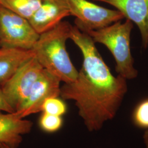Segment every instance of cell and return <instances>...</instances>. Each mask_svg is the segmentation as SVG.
I'll return each instance as SVG.
<instances>
[{
	"mask_svg": "<svg viewBox=\"0 0 148 148\" xmlns=\"http://www.w3.org/2000/svg\"><path fill=\"white\" fill-rule=\"evenodd\" d=\"M70 39L79 48L83 62L76 79L61 87L60 97L74 101L87 130L98 131L116 115L127 93V79L112 74L87 33L73 26Z\"/></svg>",
	"mask_w": 148,
	"mask_h": 148,
	"instance_id": "cell-1",
	"label": "cell"
},
{
	"mask_svg": "<svg viewBox=\"0 0 148 148\" xmlns=\"http://www.w3.org/2000/svg\"><path fill=\"white\" fill-rule=\"evenodd\" d=\"M72 27L68 21H61L40 34L32 49L43 69L64 84L73 82L79 72L71 62L66 47Z\"/></svg>",
	"mask_w": 148,
	"mask_h": 148,
	"instance_id": "cell-2",
	"label": "cell"
},
{
	"mask_svg": "<svg viewBox=\"0 0 148 148\" xmlns=\"http://www.w3.org/2000/svg\"><path fill=\"white\" fill-rule=\"evenodd\" d=\"M133 28V23L126 19L124 23L117 21L101 29L85 32L95 43L104 45L110 51L116 62V72L127 80L134 79L138 75L130 47Z\"/></svg>",
	"mask_w": 148,
	"mask_h": 148,
	"instance_id": "cell-3",
	"label": "cell"
},
{
	"mask_svg": "<svg viewBox=\"0 0 148 148\" xmlns=\"http://www.w3.org/2000/svg\"><path fill=\"white\" fill-rule=\"evenodd\" d=\"M39 35L29 20L0 5V46L31 50Z\"/></svg>",
	"mask_w": 148,
	"mask_h": 148,
	"instance_id": "cell-4",
	"label": "cell"
},
{
	"mask_svg": "<svg viewBox=\"0 0 148 148\" xmlns=\"http://www.w3.org/2000/svg\"><path fill=\"white\" fill-rule=\"evenodd\" d=\"M71 16H74L75 27L80 31L96 30L125 19L118 10H112L87 0H67Z\"/></svg>",
	"mask_w": 148,
	"mask_h": 148,
	"instance_id": "cell-5",
	"label": "cell"
},
{
	"mask_svg": "<svg viewBox=\"0 0 148 148\" xmlns=\"http://www.w3.org/2000/svg\"><path fill=\"white\" fill-rule=\"evenodd\" d=\"M44 69L35 56L23 64L5 84L0 86L5 99L16 110L26 99Z\"/></svg>",
	"mask_w": 148,
	"mask_h": 148,
	"instance_id": "cell-6",
	"label": "cell"
},
{
	"mask_svg": "<svg viewBox=\"0 0 148 148\" xmlns=\"http://www.w3.org/2000/svg\"><path fill=\"white\" fill-rule=\"evenodd\" d=\"M61 81L53 74L44 69L33 86L26 99L14 112L21 119L41 112L43 103L48 98L60 95Z\"/></svg>",
	"mask_w": 148,
	"mask_h": 148,
	"instance_id": "cell-7",
	"label": "cell"
},
{
	"mask_svg": "<svg viewBox=\"0 0 148 148\" xmlns=\"http://www.w3.org/2000/svg\"><path fill=\"white\" fill-rule=\"evenodd\" d=\"M70 16L67 0H42L41 5L29 21L34 30L40 35Z\"/></svg>",
	"mask_w": 148,
	"mask_h": 148,
	"instance_id": "cell-8",
	"label": "cell"
},
{
	"mask_svg": "<svg viewBox=\"0 0 148 148\" xmlns=\"http://www.w3.org/2000/svg\"><path fill=\"white\" fill-rule=\"evenodd\" d=\"M114 7L137 26L143 48L148 47V0H94Z\"/></svg>",
	"mask_w": 148,
	"mask_h": 148,
	"instance_id": "cell-9",
	"label": "cell"
},
{
	"mask_svg": "<svg viewBox=\"0 0 148 148\" xmlns=\"http://www.w3.org/2000/svg\"><path fill=\"white\" fill-rule=\"evenodd\" d=\"M33 123L21 119L15 112L0 111V143L11 148H18L23 141V136L30 132Z\"/></svg>",
	"mask_w": 148,
	"mask_h": 148,
	"instance_id": "cell-10",
	"label": "cell"
},
{
	"mask_svg": "<svg viewBox=\"0 0 148 148\" xmlns=\"http://www.w3.org/2000/svg\"><path fill=\"white\" fill-rule=\"evenodd\" d=\"M34 56L32 49L0 46V86L5 84L23 64Z\"/></svg>",
	"mask_w": 148,
	"mask_h": 148,
	"instance_id": "cell-11",
	"label": "cell"
},
{
	"mask_svg": "<svg viewBox=\"0 0 148 148\" xmlns=\"http://www.w3.org/2000/svg\"><path fill=\"white\" fill-rule=\"evenodd\" d=\"M42 0H0V5L29 20Z\"/></svg>",
	"mask_w": 148,
	"mask_h": 148,
	"instance_id": "cell-12",
	"label": "cell"
},
{
	"mask_svg": "<svg viewBox=\"0 0 148 148\" xmlns=\"http://www.w3.org/2000/svg\"><path fill=\"white\" fill-rule=\"evenodd\" d=\"M63 125L62 116L42 112L38 119V125L45 132L52 133L58 131Z\"/></svg>",
	"mask_w": 148,
	"mask_h": 148,
	"instance_id": "cell-13",
	"label": "cell"
},
{
	"mask_svg": "<svg viewBox=\"0 0 148 148\" xmlns=\"http://www.w3.org/2000/svg\"><path fill=\"white\" fill-rule=\"evenodd\" d=\"M64 100L59 97L48 98L43 103L41 112L53 115L62 116L67 111V106Z\"/></svg>",
	"mask_w": 148,
	"mask_h": 148,
	"instance_id": "cell-14",
	"label": "cell"
},
{
	"mask_svg": "<svg viewBox=\"0 0 148 148\" xmlns=\"http://www.w3.org/2000/svg\"><path fill=\"white\" fill-rule=\"evenodd\" d=\"M132 120L137 127L148 129V98L136 106L133 112Z\"/></svg>",
	"mask_w": 148,
	"mask_h": 148,
	"instance_id": "cell-15",
	"label": "cell"
},
{
	"mask_svg": "<svg viewBox=\"0 0 148 148\" xmlns=\"http://www.w3.org/2000/svg\"><path fill=\"white\" fill-rule=\"evenodd\" d=\"M0 111L5 112H14V110L8 104L3 91L0 87Z\"/></svg>",
	"mask_w": 148,
	"mask_h": 148,
	"instance_id": "cell-16",
	"label": "cell"
},
{
	"mask_svg": "<svg viewBox=\"0 0 148 148\" xmlns=\"http://www.w3.org/2000/svg\"><path fill=\"white\" fill-rule=\"evenodd\" d=\"M143 140L145 145V148H148V129L146 131H145L143 134Z\"/></svg>",
	"mask_w": 148,
	"mask_h": 148,
	"instance_id": "cell-17",
	"label": "cell"
},
{
	"mask_svg": "<svg viewBox=\"0 0 148 148\" xmlns=\"http://www.w3.org/2000/svg\"><path fill=\"white\" fill-rule=\"evenodd\" d=\"M0 148H11L10 147H9L8 146L6 145L5 144H1L0 143Z\"/></svg>",
	"mask_w": 148,
	"mask_h": 148,
	"instance_id": "cell-18",
	"label": "cell"
}]
</instances>
